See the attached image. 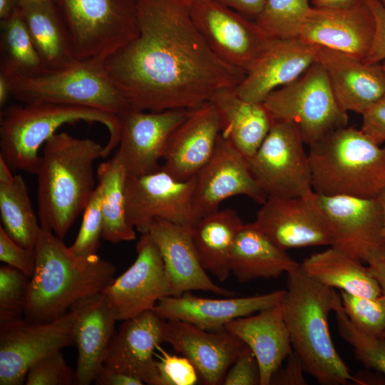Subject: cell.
<instances>
[{
  "label": "cell",
  "instance_id": "1",
  "mask_svg": "<svg viewBox=\"0 0 385 385\" xmlns=\"http://www.w3.org/2000/svg\"><path fill=\"white\" fill-rule=\"evenodd\" d=\"M138 34L103 61L130 106L143 111L195 109L247 72L220 58L182 0H136Z\"/></svg>",
  "mask_w": 385,
  "mask_h": 385
},
{
  "label": "cell",
  "instance_id": "2",
  "mask_svg": "<svg viewBox=\"0 0 385 385\" xmlns=\"http://www.w3.org/2000/svg\"><path fill=\"white\" fill-rule=\"evenodd\" d=\"M282 302L293 351L305 372L322 385L360 384L336 350L329 316L342 304L334 289L309 276L300 266L287 273Z\"/></svg>",
  "mask_w": 385,
  "mask_h": 385
},
{
  "label": "cell",
  "instance_id": "3",
  "mask_svg": "<svg viewBox=\"0 0 385 385\" xmlns=\"http://www.w3.org/2000/svg\"><path fill=\"white\" fill-rule=\"evenodd\" d=\"M25 318L47 322L60 317L79 301L101 293L113 279L115 267L97 255H75L52 231L41 228L35 248Z\"/></svg>",
  "mask_w": 385,
  "mask_h": 385
},
{
  "label": "cell",
  "instance_id": "4",
  "mask_svg": "<svg viewBox=\"0 0 385 385\" xmlns=\"http://www.w3.org/2000/svg\"><path fill=\"white\" fill-rule=\"evenodd\" d=\"M104 146L66 132L45 143L37 175L38 216L41 228L63 239L84 211L95 188L94 162Z\"/></svg>",
  "mask_w": 385,
  "mask_h": 385
},
{
  "label": "cell",
  "instance_id": "5",
  "mask_svg": "<svg viewBox=\"0 0 385 385\" xmlns=\"http://www.w3.org/2000/svg\"><path fill=\"white\" fill-rule=\"evenodd\" d=\"M312 189L318 195L376 198L385 188V147L361 129L343 127L309 146Z\"/></svg>",
  "mask_w": 385,
  "mask_h": 385
},
{
  "label": "cell",
  "instance_id": "6",
  "mask_svg": "<svg viewBox=\"0 0 385 385\" xmlns=\"http://www.w3.org/2000/svg\"><path fill=\"white\" fill-rule=\"evenodd\" d=\"M78 121L106 127L109 139L103 158L118 145L121 123L118 116L98 109L48 103L11 105L0 114V155L10 168L36 174L41 160L39 148L65 124Z\"/></svg>",
  "mask_w": 385,
  "mask_h": 385
},
{
  "label": "cell",
  "instance_id": "7",
  "mask_svg": "<svg viewBox=\"0 0 385 385\" xmlns=\"http://www.w3.org/2000/svg\"><path fill=\"white\" fill-rule=\"evenodd\" d=\"M2 73L9 81L11 96L23 103L83 106L118 117L132 108L109 78L101 61L79 60L65 68L32 76Z\"/></svg>",
  "mask_w": 385,
  "mask_h": 385
},
{
  "label": "cell",
  "instance_id": "8",
  "mask_svg": "<svg viewBox=\"0 0 385 385\" xmlns=\"http://www.w3.org/2000/svg\"><path fill=\"white\" fill-rule=\"evenodd\" d=\"M76 57L103 61L138 34L136 0H55Z\"/></svg>",
  "mask_w": 385,
  "mask_h": 385
},
{
  "label": "cell",
  "instance_id": "9",
  "mask_svg": "<svg viewBox=\"0 0 385 385\" xmlns=\"http://www.w3.org/2000/svg\"><path fill=\"white\" fill-rule=\"evenodd\" d=\"M274 120L293 123L309 146L337 129L349 116L338 103L327 72L316 61L299 77L273 92L263 102Z\"/></svg>",
  "mask_w": 385,
  "mask_h": 385
},
{
  "label": "cell",
  "instance_id": "10",
  "mask_svg": "<svg viewBox=\"0 0 385 385\" xmlns=\"http://www.w3.org/2000/svg\"><path fill=\"white\" fill-rule=\"evenodd\" d=\"M78 319L71 308L47 322L21 317L0 323V384H23L35 363L74 342Z\"/></svg>",
  "mask_w": 385,
  "mask_h": 385
},
{
  "label": "cell",
  "instance_id": "11",
  "mask_svg": "<svg viewBox=\"0 0 385 385\" xmlns=\"http://www.w3.org/2000/svg\"><path fill=\"white\" fill-rule=\"evenodd\" d=\"M304 145L293 123L274 120L257 152L247 159L252 174L268 196L297 197L314 192Z\"/></svg>",
  "mask_w": 385,
  "mask_h": 385
},
{
  "label": "cell",
  "instance_id": "12",
  "mask_svg": "<svg viewBox=\"0 0 385 385\" xmlns=\"http://www.w3.org/2000/svg\"><path fill=\"white\" fill-rule=\"evenodd\" d=\"M188 9L212 51L225 62L247 73L274 41L255 21L214 0L195 2Z\"/></svg>",
  "mask_w": 385,
  "mask_h": 385
},
{
  "label": "cell",
  "instance_id": "13",
  "mask_svg": "<svg viewBox=\"0 0 385 385\" xmlns=\"http://www.w3.org/2000/svg\"><path fill=\"white\" fill-rule=\"evenodd\" d=\"M194 186L195 177L181 181L162 168L146 175H126L128 222L141 233L147 232L157 218L192 228L197 222L192 205Z\"/></svg>",
  "mask_w": 385,
  "mask_h": 385
},
{
  "label": "cell",
  "instance_id": "14",
  "mask_svg": "<svg viewBox=\"0 0 385 385\" xmlns=\"http://www.w3.org/2000/svg\"><path fill=\"white\" fill-rule=\"evenodd\" d=\"M332 245L368 264L385 252L383 213L377 198L318 195Z\"/></svg>",
  "mask_w": 385,
  "mask_h": 385
},
{
  "label": "cell",
  "instance_id": "15",
  "mask_svg": "<svg viewBox=\"0 0 385 385\" xmlns=\"http://www.w3.org/2000/svg\"><path fill=\"white\" fill-rule=\"evenodd\" d=\"M133 265L102 292L117 320L151 310L165 297L174 296L160 250L148 232L142 233Z\"/></svg>",
  "mask_w": 385,
  "mask_h": 385
},
{
  "label": "cell",
  "instance_id": "16",
  "mask_svg": "<svg viewBox=\"0 0 385 385\" xmlns=\"http://www.w3.org/2000/svg\"><path fill=\"white\" fill-rule=\"evenodd\" d=\"M192 110L152 112L130 108L120 115V136L114 158L123 165L126 175L159 170V161L163 158L172 134Z\"/></svg>",
  "mask_w": 385,
  "mask_h": 385
},
{
  "label": "cell",
  "instance_id": "17",
  "mask_svg": "<svg viewBox=\"0 0 385 385\" xmlns=\"http://www.w3.org/2000/svg\"><path fill=\"white\" fill-rule=\"evenodd\" d=\"M235 195H245L260 205L268 197L252 174L247 159L220 133L212 155L195 176L192 205L197 221Z\"/></svg>",
  "mask_w": 385,
  "mask_h": 385
},
{
  "label": "cell",
  "instance_id": "18",
  "mask_svg": "<svg viewBox=\"0 0 385 385\" xmlns=\"http://www.w3.org/2000/svg\"><path fill=\"white\" fill-rule=\"evenodd\" d=\"M254 223L284 250L332 245L329 225L314 192L297 197L268 196Z\"/></svg>",
  "mask_w": 385,
  "mask_h": 385
},
{
  "label": "cell",
  "instance_id": "19",
  "mask_svg": "<svg viewBox=\"0 0 385 385\" xmlns=\"http://www.w3.org/2000/svg\"><path fill=\"white\" fill-rule=\"evenodd\" d=\"M163 342L187 357L207 385L222 384L229 368L247 346L225 329L208 331L178 319L165 320Z\"/></svg>",
  "mask_w": 385,
  "mask_h": 385
},
{
  "label": "cell",
  "instance_id": "20",
  "mask_svg": "<svg viewBox=\"0 0 385 385\" xmlns=\"http://www.w3.org/2000/svg\"><path fill=\"white\" fill-rule=\"evenodd\" d=\"M374 16L361 0L347 8L312 6L299 38L364 61L375 35Z\"/></svg>",
  "mask_w": 385,
  "mask_h": 385
},
{
  "label": "cell",
  "instance_id": "21",
  "mask_svg": "<svg viewBox=\"0 0 385 385\" xmlns=\"http://www.w3.org/2000/svg\"><path fill=\"white\" fill-rule=\"evenodd\" d=\"M165 319L153 309L123 321L109 345L104 366L160 385L155 351L163 342Z\"/></svg>",
  "mask_w": 385,
  "mask_h": 385
},
{
  "label": "cell",
  "instance_id": "22",
  "mask_svg": "<svg viewBox=\"0 0 385 385\" xmlns=\"http://www.w3.org/2000/svg\"><path fill=\"white\" fill-rule=\"evenodd\" d=\"M285 289L242 297L210 299L186 292L160 299L153 310L165 319H178L208 331H220L239 317L249 316L279 304Z\"/></svg>",
  "mask_w": 385,
  "mask_h": 385
},
{
  "label": "cell",
  "instance_id": "23",
  "mask_svg": "<svg viewBox=\"0 0 385 385\" xmlns=\"http://www.w3.org/2000/svg\"><path fill=\"white\" fill-rule=\"evenodd\" d=\"M319 48L299 37L274 39L235 88L237 93L244 100L263 103L272 92L296 80L317 61Z\"/></svg>",
  "mask_w": 385,
  "mask_h": 385
},
{
  "label": "cell",
  "instance_id": "24",
  "mask_svg": "<svg viewBox=\"0 0 385 385\" xmlns=\"http://www.w3.org/2000/svg\"><path fill=\"white\" fill-rule=\"evenodd\" d=\"M221 130L220 114L210 101L192 109L172 134L161 168L181 181L194 178L212 155Z\"/></svg>",
  "mask_w": 385,
  "mask_h": 385
},
{
  "label": "cell",
  "instance_id": "25",
  "mask_svg": "<svg viewBox=\"0 0 385 385\" xmlns=\"http://www.w3.org/2000/svg\"><path fill=\"white\" fill-rule=\"evenodd\" d=\"M191 229L160 218L155 219L148 228L163 257L174 296L202 290L233 297V291L217 286L207 274L195 248Z\"/></svg>",
  "mask_w": 385,
  "mask_h": 385
},
{
  "label": "cell",
  "instance_id": "26",
  "mask_svg": "<svg viewBox=\"0 0 385 385\" xmlns=\"http://www.w3.org/2000/svg\"><path fill=\"white\" fill-rule=\"evenodd\" d=\"M317 61L325 69L340 106L361 113L385 94L381 63H366L349 55L320 47Z\"/></svg>",
  "mask_w": 385,
  "mask_h": 385
},
{
  "label": "cell",
  "instance_id": "27",
  "mask_svg": "<svg viewBox=\"0 0 385 385\" xmlns=\"http://www.w3.org/2000/svg\"><path fill=\"white\" fill-rule=\"evenodd\" d=\"M282 302L255 314L233 319L225 326L255 355L260 367V385L271 384L273 375L292 351Z\"/></svg>",
  "mask_w": 385,
  "mask_h": 385
},
{
  "label": "cell",
  "instance_id": "28",
  "mask_svg": "<svg viewBox=\"0 0 385 385\" xmlns=\"http://www.w3.org/2000/svg\"><path fill=\"white\" fill-rule=\"evenodd\" d=\"M72 308L78 315L74 340L78 385H89L104 366L117 319L102 292L79 301Z\"/></svg>",
  "mask_w": 385,
  "mask_h": 385
},
{
  "label": "cell",
  "instance_id": "29",
  "mask_svg": "<svg viewBox=\"0 0 385 385\" xmlns=\"http://www.w3.org/2000/svg\"><path fill=\"white\" fill-rule=\"evenodd\" d=\"M235 88L217 91L210 101L220 114L222 135L248 159L262 143L274 119L263 103L242 99Z\"/></svg>",
  "mask_w": 385,
  "mask_h": 385
},
{
  "label": "cell",
  "instance_id": "30",
  "mask_svg": "<svg viewBox=\"0 0 385 385\" xmlns=\"http://www.w3.org/2000/svg\"><path fill=\"white\" fill-rule=\"evenodd\" d=\"M299 266L254 222L244 224L238 232L232 250L231 273L239 282L277 278Z\"/></svg>",
  "mask_w": 385,
  "mask_h": 385
},
{
  "label": "cell",
  "instance_id": "31",
  "mask_svg": "<svg viewBox=\"0 0 385 385\" xmlns=\"http://www.w3.org/2000/svg\"><path fill=\"white\" fill-rule=\"evenodd\" d=\"M20 10L46 71L65 68L79 61L55 1L24 5Z\"/></svg>",
  "mask_w": 385,
  "mask_h": 385
},
{
  "label": "cell",
  "instance_id": "32",
  "mask_svg": "<svg viewBox=\"0 0 385 385\" xmlns=\"http://www.w3.org/2000/svg\"><path fill=\"white\" fill-rule=\"evenodd\" d=\"M243 225L237 212L227 208L201 217L191 229L194 246L202 266L222 282L232 274V250Z\"/></svg>",
  "mask_w": 385,
  "mask_h": 385
},
{
  "label": "cell",
  "instance_id": "33",
  "mask_svg": "<svg viewBox=\"0 0 385 385\" xmlns=\"http://www.w3.org/2000/svg\"><path fill=\"white\" fill-rule=\"evenodd\" d=\"M301 267L315 280L334 289L370 298L382 294L368 266L332 246L305 258Z\"/></svg>",
  "mask_w": 385,
  "mask_h": 385
},
{
  "label": "cell",
  "instance_id": "34",
  "mask_svg": "<svg viewBox=\"0 0 385 385\" xmlns=\"http://www.w3.org/2000/svg\"><path fill=\"white\" fill-rule=\"evenodd\" d=\"M96 175L103 190L102 238L113 243L135 240L134 227L126 216L124 168L113 157L98 165Z\"/></svg>",
  "mask_w": 385,
  "mask_h": 385
},
{
  "label": "cell",
  "instance_id": "35",
  "mask_svg": "<svg viewBox=\"0 0 385 385\" xmlns=\"http://www.w3.org/2000/svg\"><path fill=\"white\" fill-rule=\"evenodd\" d=\"M0 215L1 226L9 237L24 247L34 250L41 227L21 175L0 182Z\"/></svg>",
  "mask_w": 385,
  "mask_h": 385
},
{
  "label": "cell",
  "instance_id": "36",
  "mask_svg": "<svg viewBox=\"0 0 385 385\" xmlns=\"http://www.w3.org/2000/svg\"><path fill=\"white\" fill-rule=\"evenodd\" d=\"M45 71L20 9L0 20V72L32 76Z\"/></svg>",
  "mask_w": 385,
  "mask_h": 385
},
{
  "label": "cell",
  "instance_id": "37",
  "mask_svg": "<svg viewBox=\"0 0 385 385\" xmlns=\"http://www.w3.org/2000/svg\"><path fill=\"white\" fill-rule=\"evenodd\" d=\"M311 8L309 0H266L255 21L272 39L297 38Z\"/></svg>",
  "mask_w": 385,
  "mask_h": 385
},
{
  "label": "cell",
  "instance_id": "38",
  "mask_svg": "<svg viewBox=\"0 0 385 385\" xmlns=\"http://www.w3.org/2000/svg\"><path fill=\"white\" fill-rule=\"evenodd\" d=\"M334 312L338 332L352 346L356 358L366 367L385 376V337H373L361 332L349 320L342 304Z\"/></svg>",
  "mask_w": 385,
  "mask_h": 385
},
{
  "label": "cell",
  "instance_id": "39",
  "mask_svg": "<svg viewBox=\"0 0 385 385\" xmlns=\"http://www.w3.org/2000/svg\"><path fill=\"white\" fill-rule=\"evenodd\" d=\"M341 300L344 312L357 329L373 337H385L384 294L370 298L341 291Z\"/></svg>",
  "mask_w": 385,
  "mask_h": 385
},
{
  "label": "cell",
  "instance_id": "40",
  "mask_svg": "<svg viewBox=\"0 0 385 385\" xmlns=\"http://www.w3.org/2000/svg\"><path fill=\"white\" fill-rule=\"evenodd\" d=\"M30 277L9 265L0 267V323L24 314Z\"/></svg>",
  "mask_w": 385,
  "mask_h": 385
},
{
  "label": "cell",
  "instance_id": "41",
  "mask_svg": "<svg viewBox=\"0 0 385 385\" xmlns=\"http://www.w3.org/2000/svg\"><path fill=\"white\" fill-rule=\"evenodd\" d=\"M102 192L98 183L84 209L78 234L69 247L77 257L86 258L97 255L103 232Z\"/></svg>",
  "mask_w": 385,
  "mask_h": 385
},
{
  "label": "cell",
  "instance_id": "42",
  "mask_svg": "<svg viewBox=\"0 0 385 385\" xmlns=\"http://www.w3.org/2000/svg\"><path fill=\"white\" fill-rule=\"evenodd\" d=\"M26 385H73L78 384L76 370L68 366L61 351L52 353L36 363L29 370Z\"/></svg>",
  "mask_w": 385,
  "mask_h": 385
},
{
  "label": "cell",
  "instance_id": "43",
  "mask_svg": "<svg viewBox=\"0 0 385 385\" xmlns=\"http://www.w3.org/2000/svg\"><path fill=\"white\" fill-rule=\"evenodd\" d=\"M155 356L160 385H195L200 379L193 364L185 356L170 354L158 345Z\"/></svg>",
  "mask_w": 385,
  "mask_h": 385
},
{
  "label": "cell",
  "instance_id": "44",
  "mask_svg": "<svg viewBox=\"0 0 385 385\" xmlns=\"http://www.w3.org/2000/svg\"><path fill=\"white\" fill-rule=\"evenodd\" d=\"M0 260L20 270L31 278L35 268V251L16 243L1 225Z\"/></svg>",
  "mask_w": 385,
  "mask_h": 385
},
{
  "label": "cell",
  "instance_id": "45",
  "mask_svg": "<svg viewBox=\"0 0 385 385\" xmlns=\"http://www.w3.org/2000/svg\"><path fill=\"white\" fill-rule=\"evenodd\" d=\"M224 385H260V371L257 358L247 346L229 368Z\"/></svg>",
  "mask_w": 385,
  "mask_h": 385
},
{
  "label": "cell",
  "instance_id": "46",
  "mask_svg": "<svg viewBox=\"0 0 385 385\" xmlns=\"http://www.w3.org/2000/svg\"><path fill=\"white\" fill-rule=\"evenodd\" d=\"M361 130L376 144L385 142V94L362 113Z\"/></svg>",
  "mask_w": 385,
  "mask_h": 385
},
{
  "label": "cell",
  "instance_id": "47",
  "mask_svg": "<svg viewBox=\"0 0 385 385\" xmlns=\"http://www.w3.org/2000/svg\"><path fill=\"white\" fill-rule=\"evenodd\" d=\"M363 1L371 11L376 26L371 48L364 62L381 63L385 60V8L379 0Z\"/></svg>",
  "mask_w": 385,
  "mask_h": 385
},
{
  "label": "cell",
  "instance_id": "48",
  "mask_svg": "<svg viewBox=\"0 0 385 385\" xmlns=\"http://www.w3.org/2000/svg\"><path fill=\"white\" fill-rule=\"evenodd\" d=\"M287 361L283 369H279L273 375L271 384L306 385L307 381L304 376L306 373L298 356L293 351L287 356Z\"/></svg>",
  "mask_w": 385,
  "mask_h": 385
},
{
  "label": "cell",
  "instance_id": "49",
  "mask_svg": "<svg viewBox=\"0 0 385 385\" xmlns=\"http://www.w3.org/2000/svg\"><path fill=\"white\" fill-rule=\"evenodd\" d=\"M94 382L98 385H142L144 383L133 376L111 370L104 366Z\"/></svg>",
  "mask_w": 385,
  "mask_h": 385
},
{
  "label": "cell",
  "instance_id": "50",
  "mask_svg": "<svg viewBox=\"0 0 385 385\" xmlns=\"http://www.w3.org/2000/svg\"><path fill=\"white\" fill-rule=\"evenodd\" d=\"M246 17L256 18L262 11L266 0H214Z\"/></svg>",
  "mask_w": 385,
  "mask_h": 385
},
{
  "label": "cell",
  "instance_id": "51",
  "mask_svg": "<svg viewBox=\"0 0 385 385\" xmlns=\"http://www.w3.org/2000/svg\"><path fill=\"white\" fill-rule=\"evenodd\" d=\"M368 267L379 282L382 294L385 296V252L368 262Z\"/></svg>",
  "mask_w": 385,
  "mask_h": 385
},
{
  "label": "cell",
  "instance_id": "52",
  "mask_svg": "<svg viewBox=\"0 0 385 385\" xmlns=\"http://www.w3.org/2000/svg\"><path fill=\"white\" fill-rule=\"evenodd\" d=\"M314 7L347 8L359 3L361 0H309Z\"/></svg>",
  "mask_w": 385,
  "mask_h": 385
},
{
  "label": "cell",
  "instance_id": "53",
  "mask_svg": "<svg viewBox=\"0 0 385 385\" xmlns=\"http://www.w3.org/2000/svg\"><path fill=\"white\" fill-rule=\"evenodd\" d=\"M20 9V0H0V20L11 16Z\"/></svg>",
  "mask_w": 385,
  "mask_h": 385
},
{
  "label": "cell",
  "instance_id": "54",
  "mask_svg": "<svg viewBox=\"0 0 385 385\" xmlns=\"http://www.w3.org/2000/svg\"><path fill=\"white\" fill-rule=\"evenodd\" d=\"M9 96H11L9 81L6 76L0 73V106H4Z\"/></svg>",
  "mask_w": 385,
  "mask_h": 385
},
{
  "label": "cell",
  "instance_id": "55",
  "mask_svg": "<svg viewBox=\"0 0 385 385\" xmlns=\"http://www.w3.org/2000/svg\"><path fill=\"white\" fill-rule=\"evenodd\" d=\"M14 177V175L11 173L9 165L4 158L0 155V182H10Z\"/></svg>",
  "mask_w": 385,
  "mask_h": 385
},
{
  "label": "cell",
  "instance_id": "56",
  "mask_svg": "<svg viewBox=\"0 0 385 385\" xmlns=\"http://www.w3.org/2000/svg\"><path fill=\"white\" fill-rule=\"evenodd\" d=\"M376 198L379 200L382 210L384 232L385 235V188L379 194Z\"/></svg>",
  "mask_w": 385,
  "mask_h": 385
},
{
  "label": "cell",
  "instance_id": "57",
  "mask_svg": "<svg viewBox=\"0 0 385 385\" xmlns=\"http://www.w3.org/2000/svg\"><path fill=\"white\" fill-rule=\"evenodd\" d=\"M48 1H55V0H20V7L24 5L36 4Z\"/></svg>",
  "mask_w": 385,
  "mask_h": 385
},
{
  "label": "cell",
  "instance_id": "58",
  "mask_svg": "<svg viewBox=\"0 0 385 385\" xmlns=\"http://www.w3.org/2000/svg\"><path fill=\"white\" fill-rule=\"evenodd\" d=\"M188 6L201 0H182Z\"/></svg>",
  "mask_w": 385,
  "mask_h": 385
},
{
  "label": "cell",
  "instance_id": "59",
  "mask_svg": "<svg viewBox=\"0 0 385 385\" xmlns=\"http://www.w3.org/2000/svg\"><path fill=\"white\" fill-rule=\"evenodd\" d=\"M379 1L384 6V7L385 8V0H379Z\"/></svg>",
  "mask_w": 385,
  "mask_h": 385
},
{
  "label": "cell",
  "instance_id": "60",
  "mask_svg": "<svg viewBox=\"0 0 385 385\" xmlns=\"http://www.w3.org/2000/svg\"><path fill=\"white\" fill-rule=\"evenodd\" d=\"M381 63L382 66H383V68H384V71H385V60H384V61H381Z\"/></svg>",
  "mask_w": 385,
  "mask_h": 385
}]
</instances>
